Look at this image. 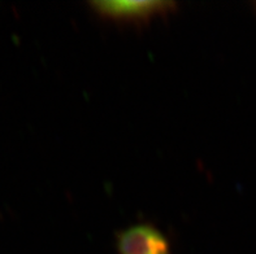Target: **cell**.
Masks as SVG:
<instances>
[{
  "mask_svg": "<svg viewBox=\"0 0 256 254\" xmlns=\"http://www.w3.org/2000/svg\"><path fill=\"white\" fill-rule=\"evenodd\" d=\"M116 249L118 254H172L168 238L148 222L116 232Z\"/></svg>",
  "mask_w": 256,
  "mask_h": 254,
  "instance_id": "2",
  "label": "cell"
},
{
  "mask_svg": "<svg viewBox=\"0 0 256 254\" xmlns=\"http://www.w3.org/2000/svg\"><path fill=\"white\" fill-rule=\"evenodd\" d=\"M88 5L99 18L124 26L143 27L152 19L164 18L177 10L178 4L162 0L126 1V0H96Z\"/></svg>",
  "mask_w": 256,
  "mask_h": 254,
  "instance_id": "1",
  "label": "cell"
}]
</instances>
